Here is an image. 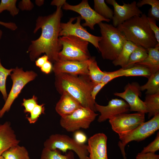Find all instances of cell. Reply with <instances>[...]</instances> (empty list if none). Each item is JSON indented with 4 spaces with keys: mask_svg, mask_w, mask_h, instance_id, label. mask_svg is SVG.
<instances>
[{
    "mask_svg": "<svg viewBox=\"0 0 159 159\" xmlns=\"http://www.w3.org/2000/svg\"><path fill=\"white\" fill-rule=\"evenodd\" d=\"M62 8L57 7L53 14L39 16L36 20L33 32L36 33L40 29L42 32L39 38L31 41L28 48L27 52L29 53L31 61H35L44 53L51 62L58 60V54L62 48L59 42L61 20L63 16Z\"/></svg>",
    "mask_w": 159,
    "mask_h": 159,
    "instance_id": "cell-1",
    "label": "cell"
},
{
    "mask_svg": "<svg viewBox=\"0 0 159 159\" xmlns=\"http://www.w3.org/2000/svg\"><path fill=\"white\" fill-rule=\"evenodd\" d=\"M55 75V86L60 94L67 93L78 102L82 107L89 108L96 111V102L91 94L96 85L90 80L89 76L66 73Z\"/></svg>",
    "mask_w": 159,
    "mask_h": 159,
    "instance_id": "cell-2",
    "label": "cell"
},
{
    "mask_svg": "<svg viewBox=\"0 0 159 159\" xmlns=\"http://www.w3.org/2000/svg\"><path fill=\"white\" fill-rule=\"evenodd\" d=\"M117 27L127 40L137 46L147 49L159 44L150 27L147 16L145 14L133 17Z\"/></svg>",
    "mask_w": 159,
    "mask_h": 159,
    "instance_id": "cell-3",
    "label": "cell"
},
{
    "mask_svg": "<svg viewBox=\"0 0 159 159\" xmlns=\"http://www.w3.org/2000/svg\"><path fill=\"white\" fill-rule=\"evenodd\" d=\"M98 24L101 36L97 49L103 59L113 61L120 54L126 38L118 28L112 25L102 22Z\"/></svg>",
    "mask_w": 159,
    "mask_h": 159,
    "instance_id": "cell-4",
    "label": "cell"
},
{
    "mask_svg": "<svg viewBox=\"0 0 159 159\" xmlns=\"http://www.w3.org/2000/svg\"><path fill=\"white\" fill-rule=\"evenodd\" d=\"M59 42L62 48L58 54V60L83 61L91 57L87 41L69 35L59 37Z\"/></svg>",
    "mask_w": 159,
    "mask_h": 159,
    "instance_id": "cell-5",
    "label": "cell"
},
{
    "mask_svg": "<svg viewBox=\"0 0 159 159\" xmlns=\"http://www.w3.org/2000/svg\"><path fill=\"white\" fill-rule=\"evenodd\" d=\"M44 145L50 150H58L65 153L67 150L73 151L80 159H86L89 155L87 145L80 144L74 138L64 134L51 135L44 142Z\"/></svg>",
    "mask_w": 159,
    "mask_h": 159,
    "instance_id": "cell-6",
    "label": "cell"
},
{
    "mask_svg": "<svg viewBox=\"0 0 159 159\" xmlns=\"http://www.w3.org/2000/svg\"><path fill=\"white\" fill-rule=\"evenodd\" d=\"M98 114L88 107H81L71 114L61 117L60 124L69 132H74L81 128H88Z\"/></svg>",
    "mask_w": 159,
    "mask_h": 159,
    "instance_id": "cell-7",
    "label": "cell"
},
{
    "mask_svg": "<svg viewBox=\"0 0 159 159\" xmlns=\"http://www.w3.org/2000/svg\"><path fill=\"white\" fill-rule=\"evenodd\" d=\"M12 72L13 73L10 74L13 82L12 87L4 105L0 110V118H1L6 112L9 111L14 100L18 97L24 86L34 80L37 75L33 71L24 72L22 68L16 67L13 69Z\"/></svg>",
    "mask_w": 159,
    "mask_h": 159,
    "instance_id": "cell-8",
    "label": "cell"
},
{
    "mask_svg": "<svg viewBox=\"0 0 159 159\" xmlns=\"http://www.w3.org/2000/svg\"><path fill=\"white\" fill-rule=\"evenodd\" d=\"M109 120L112 130L118 134L120 139L144 122L145 113L139 112L131 114L122 113Z\"/></svg>",
    "mask_w": 159,
    "mask_h": 159,
    "instance_id": "cell-9",
    "label": "cell"
},
{
    "mask_svg": "<svg viewBox=\"0 0 159 159\" xmlns=\"http://www.w3.org/2000/svg\"><path fill=\"white\" fill-rule=\"evenodd\" d=\"M159 129V113L149 120L144 122L125 136L121 138L118 143L121 153L125 152V147L129 142H139L149 137Z\"/></svg>",
    "mask_w": 159,
    "mask_h": 159,
    "instance_id": "cell-10",
    "label": "cell"
},
{
    "mask_svg": "<svg viewBox=\"0 0 159 159\" xmlns=\"http://www.w3.org/2000/svg\"><path fill=\"white\" fill-rule=\"evenodd\" d=\"M80 16L72 17L67 23L60 24V31L59 37L71 35L79 37L92 44L97 49L101 37L96 36L89 33L81 25Z\"/></svg>",
    "mask_w": 159,
    "mask_h": 159,
    "instance_id": "cell-11",
    "label": "cell"
},
{
    "mask_svg": "<svg viewBox=\"0 0 159 159\" xmlns=\"http://www.w3.org/2000/svg\"><path fill=\"white\" fill-rule=\"evenodd\" d=\"M114 95L122 98L129 105L130 111L148 113L146 107L140 98L142 95L140 86L136 82L127 84L125 87L124 90L121 92H116Z\"/></svg>",
    "mask_w": 159,
    "mask_h": 159,
    "instance_id": "cell-12",
    "label": "cell"
},
{
    "mask_svg": "<svg viewBox=\"0 0 159 159\" xmlns=\"http://www.w3.org/2000/svg\"><path fill=\"white\" fill-rule=\"evenodd\" d=\"M66 10L72 11L79 14L82 19H84L83 26H88L91 30H94V26L102 21L109 22L110 20L106 19L98 14L90 6L88 1L83 0L80 3L75 5L69 4L67 2L62 7Z\"/></svg>",
    "mask_w": 159,
    "mask_h": 159,
    "instance_id": "cell-13",
    "label": "cell"
},
{
    "mask_svg": "<svg viewBox=\"0 0 159 159\" xmlns=\"http://www.w3.org/2000/svg\"><path fill=\"white\" fill-rule=\"evenodd\" d=\"M106 2L114 7L113 16L112 19V25L117 27L119 25L135 16H140L142 12L134 1L130 4L123 3L122 5L119 4L115 0H106Z\"/></svg>",
    "mask_w": 159,
    "mask_h": 159,
    "instance_id": "cell-14",
    "label": "cell"
},
{
    "mask_svg": "<svg viewBox=\"0 0 159 159\" xmlns=\"http://www.w3.org/2000/svg\"><path fill=\"white\" fill-rule=\"evenodd\" d=\"M92 57L83 61L59 60L54 63L52 70L55 75L66 73L73 75L89 76L88 69Z\"/></svg>",
    "mask_w": 159,
    "mask_h": 159,
    "instance_id": "cell-15",
    "label": "cell"
},
{
    "mask_svg": "<svg viewBox=\"0 0 159 159\" xmlns=\"http://www.w3.org/2000/svg\"><path fill=\"white\" fill-rule=\"evenodd\" d=\"M96 111L100 113L97 121L101 122L119 114L126 113L130 110L128 104L124 100L117 98L112 99L106 106L95 104Z\"/></svg>",
    "mask_w": 159,
    "mask_h": 159,
    "instance_id": "cell-16",
    "label": "cell"
},
{
    "mask_svg": "<svg viewBox=\"0 0 159 159\" xmlns=\"http://www.w3.org/2000/svg\"><path fill=\"white\" fill-rule=\"evenodd\" d=\"M107 137L104 133L95 134L88 140L87 150L89 159H108Z\"/></svg>",
    "mask_w": 159,
    "mask_h": 159,
    "instance_id": "cell-17",
    "label": "cell"
},
{
    "mask_svg": "<svg viewBox=\"0 0 159 159\" xmlns=\"http://www.w3.org/2000/svg\"><path fill=\"white\" fill-rule=\"evenodd\" d=\"M149 70L147 67L138 64L126 69L121 68L112 72H105L103 81L108 83L117 77L122 76H142L148 78L151 75Z\"/></svg>",
    "mask_w": 159,
    "mask_h": 159,
    "instance_id": "cell-18",
    "label": "cell"
},
{
    "mask_svg": "<svg viewBox=\"0 0 159 159\" xmlns=\"http://www.w3.org/2000/svg\"><path fill=\"white\" fill-rule=\"evenodd\" d=\"M20 142L17 139L10 122L0 124V156L11 147L19 145Z\"/></svg>",
    "mask_w": 159,
    "mask_h": 159,
    "instance_id": "cell-19",
    "label": "cell"
},
{
    "mask_svg": "<svg viewBox=\"0 0 159 159\" xmlns=\"http://www.w3.org/2000/svg\"><path fill=\"white\" fill-rule=\"evenodd\" d=\"M55 107V110L61 117H66L82 106L77 100L66 92L63 93Z\"/></svg>",
    "mask_w": 159,
    "mask_h": 159,
    "instance_id": "cell-20",
    "label": "cell"
},
{
    "mask_svg": "<svg viewBox=\"0 0 159 159\" xmlns=\"http://www.w3.org/2000/svg\"><path fill=\"white\" fill-rule=\"evenodd\" d=\"M148 55L143 61L137 63L148 68L151 74L159 71V44L153 48L147 49Z\"/></svg>",
    "mask_w": 159,
    "mask_h": 159,
    "instance_id": "cell-21",
    "label": "cell"
},
{
    "mask_svg": "<svg viewBox=\"0 0 159 159\" xmlns=\"http://www.w3.org/2000/svg\"><path fill=\"white\" fill-rule=\"evenodd\" d=\"M137 46L132 42L126 40L120 54L115 59L112 61L113 64L115 66H119L122 68H124L131 54Z\"/></svg>",
    "mask_w": 159,
    "mask_h": 159,
    "instance_id": "cell-22",
    "label": "cell"
},
{
    "mask_svg": "<svg viewBox=\"0 0 159 159\" xmlns=\"http://www.w3.org/2000/svg\"><path fill=\"white\" fill-rule=\"evenodd\" d=\"M2 155L5 159H30L29 153L23 146H13L4 152Z\"/></svg>",
    "mask_w": 159,
    "mask_h": 159,
    "instance_id": "cell-23",
    "label": "cell"
},
{
    "mask_svg": "<svg viewBox=\"0 0 159 159\" xmlns=\"http://www.w3.org/2000/svg\"><path fill=\"white\" fill-rule=\"evenodd\" d=\"M144 102L148 111V119L159 113V93L146 95Z\"/></svg>",
    "mask_w": 159,
    "mask_h": 159,
    "instance_id": "cell-24",
    "label": "cell"
},
{
    "mask_svg": "<svg viewBox=\"0 0 159 159\" xmlns=\"http://www.w3.org/2000/svg\"><path fill=\"white\" fill-rule=\"evenodd\" d=\"M146 83L140 86L141 91L146 90V95H153L159 93V71L151 74Z\"/></svg>",
    "mask_w": 159,
    "mask_h": 159,
    "instance_id": "cell-25",
    "label": "cell"
},
{
    "mask_svg": "<svg viewBox=\"0 0 159 159\" xmlns=\"http://www.w3.org/2000/svg\"><path fill=\"white\" fill-rule=\"evenodd\" d=\"M89 77L90 80L96 85L101 82L105 74V72L102 71L97 65L94 57L89 64L88 67Z\"/></svg>",
    "mask_w": 159,
    "mask_h": 159,
    "instance_id": "cell-26",
    "label": "cell"
},
{
    "mask_svg": "<svg viewBox=\"0 0 159 159\" xmlns=\"http://www.w3.org/2000/svg\"><path fill=\"white\" fill-rule=\"evenodd\" d=\"M148 51L146 49L140 46H137L131 54L124 68L133 67L135 64L142 62L147 57Z\"/></svg>",
    "mask_w": 159,
    "mask_h": 159,
    "instance_id": "cell-27",
    "label": "cell"
},
{
    "mask_svg": "<svg viewBox=\"0 0 159 159\" xmlns=\"http://www.w3.org/2000/svg\"><path fill=\"white\" fill-rule=\"evenodd\" d=\"M58 150H51L44 148L40 159H74V154L69 151L65 155L62 154Z\"/></svg>",
    "mask_w": 159,
    "mask_h": 159,
    "instance_id": "cell-28",
    "label": "cell"
},
{
    "mask_svg": "<svg viewBox=\"0 0 159 159\" xmlns=\"http://www.w3.org/2000/svg\"><path fill=\"white\" fill-rule=\"evenodd\" d=\"M94 10L104 18L111 20L113 16V11L109 7L104 0H94Z\"/></svg>",
    "mask_w": 159,
    "mask_h": 159,
    "instance_id": "cell-29",
    "label": "cell"
},
{
    "mask_svg": "<svg viewBox=\"0 0 159 159\" xmlns=\"http://www.w3.org/2000/svg\"><path fill=\"white\" fill-rule=\"evenodd\" d=\"M145 4L151 6V8L149 10L148 17L153 18L156 21L159 20V0H142L137 3V5L139 8Z\"/></svg>",
    "mask_w": 159,
    "mask_h": 159,
    "instance_id": "cell-30",
    "label": "cell"
},
{
    "mask_svg": "<svg viewBox=\"0 0 159 159\" xmlns=\"http://www.w3.org/2000/svg\"><path fill=\"white\" fill-rule=\"evenodd\" d=\"M13 70V69H8L4 67L1 63L0 58V91L5 100L8 97L6 88V79L8 76L10 75Z\"/></svg>",
    "mask_w": 159,
    "mask_h": 159,
    "instance_id": "cell-31",
    "label": "cell"
},
{
    "mask_svg": "<svg viewBox=\"0 0 159 159\" xmlns=\"http://www.w3.org/2000/svg\"><path fill=\"white\" fill-rule=\"evenodd\" d=\"M16 0H1L0 3V14L3 11H8L14 16L18 14L19 9L16 6Z\"/></svg>",
    "mask_w": 159,
    "mask_h": 159,
    "instance_id": "cell-32",
    "label": "cell"
},
{
    "mask_svg": "<svg viewBox=\"0 0 159 159\" xmlns=\"http://www.w3.org/2000/svg\"><path fill=\"white\" fill-rule=\"evenodd\" d=\"M44 104H37L30 113V116L27 118L29 123L34 124L38 120L39 116L42 114L44 113Z\"/></svg>",
    "mask_w": 159,
    "mask_h": 159,
    "instance_id": "cell-33",
    "label": "cell"
},
{
    "mask_svg": "<svg viewBox=\"0 0 159 159\" xmlns=\"http://www.w3.org/2000/svg\"><path fill=\"white\" fill-rule=\"evenodd\" d=\"M159 150V132L157 133L155 140L147 146L143 148L141 153H155Z\"/></svg>",
    "mask_w": 159,
    "mask_h": 159,
    "instance_id": "cell-34",
    "label": "cell"
},
{
    "mask_svg": "<svg viewBox=\"0 0 159 159\" xmlns=\"http://www.w3.org/2000/svg\"><path fill=\"white\" fill-rule=\"evenodd\" d=\"M38 104L37 98L34 95L31 98L28 99H24L22 105L23 106L25 109L24 111L25 113H30L35 107Z\"/></svg>",
    "mask_w": 159,
    "mask_h": 159,
    "instance_id": "cell-35",
    "label": "cell"
},
{
    "mask_svg": "<svg viewBox=\"0 0 159 159\" xmlns=\"http://www.w3.org/2000/svg\"><path fill=\"white\" fill-rule=\"evenodd\" d=\"M147 19L150 27L153 33L157 42L159 44V28L156 25V20L148 16Z\"/></svg>",
    "mask_w": 159,
    "mask_h": 159,
    "instance_id": "cell-36",
    "label": "cell"
},
{
    "mask_svg": "<svg viewBox=\"0 0 159 159\" xmlns=\"http://www.w3.org/2000/svg\"><path fill=\"white\" fill-rule=\"evenodd\" d=\"M34 7L33 3L30 0H22L18 4L19 9L21 11H31Z\"/></svg>",
    "mask_w": 159,
    "mask_h": 159,
    "instance_id": "cell-37",
    "label": "cell"
},
{
    "mask_svg": "<svg viewBox=\"0 0 159 159\" xmlns=\"http://www.w3.org/2000/svg\"><path fill=\"white\" fill-rule=\"evenodd\" d=\"M74 139L77 142L82 144H85L87 140V137L85 134L79 130L74 132Z\"/></svg>",
    "mask_w": 159,
    "mask_h": 159,
    "instance_id": "cell-38",
    "label": "cell"
},
{
    "mask_svg": "<svg viewBox=\"0 0 159 159\" xmlns=\"http://www.w3.org/2000/svg\"><path fill=\"white\" fill-rule=\"evenodd\" d=\"M136 159H159V155L151 153H140L137 154Z\"/></svg>",
    "mask_w": 159,
    "mask_h": 159,
    "instance_id": "cell-39",
    "label": "cell"
},
{
    "mask_svg": "<svg viewBox=\"0 0 159 159\" xmlns=\"http://www.w3.org/2000/svg\"><path fill=\"white\" fill-rule=\"evenodd\" d=\"M106 85V83L101 82L95 85L91 93V97L94 100H95L97 95L99 92Z\"/></svg>",
    "mask_w": 159,
    "mask_h": 159,
    "instance_id": "cell-40",
    "label": "cell"
},
{
    "mask_svg": "<svg viewBox=\"0 0 159 159\" xmlns=\"http://www.w3.org/2000/svg\"><path fill=\"white\" fill-rule=\"evenodd\" d=\"M52 62L49 60H48L40 68V69L42 72L48 74L52 70Z\"/></svg>",
    "mask_w": 159,
    "mask_h": 159,
    "instance_id": "cell-41",
    "label": "cell"
},
{
    "mask_svg": "<svg viewBox=\"0 0 159 159\" xmlns=\"http://www.w3.org/2000/svg\"><path fill=\"white\" fill-rule=\"evenodd\" d=\"M49 60L48 56L45 54L43 56L38 58L35 61L36 66L41 68L44 64Z\"/></svg>",
    "mask_w": 159,
    "mask_h": 159,
    "instance_id": "cell-42",
    "label": "cell"
},
{
    "mask_svg": "<svg viewBox=\"0 0 159 159\" xmlns=\"http://www.w3.org/2000/svg\"><path fill=\"white\" fill-rule=\"evenodd\" d=\"M0 25L12 30L14 31L17 28L16 24L12 22H4L0 21Z\"/></svg>",
    "mask_w": 159,
    "mask_h": 159,
    "instance_id": "cell-43",
    "label": "cell"
},
{
    "mask_svg": "<svg viewBox=\"0 0 159 159\" xmlns=\"http://www.w3.org/2000/svg\"><path fill=\"white\" fill-rule=\"evenodd\" d=\"M66 3L65 0H53L51 3V5L56 6L57 7L62 6Z\"/></svg>",
    "mask_w": 159,
    "mask_h": 159,
    "instance_id": "cell-44",
    "label": "cell"
},
{
    "mask_svg": "<svg viewBox=\"0 0 159 159\" xmlns=\"http://www.w3.org/2000/svg\"><path fill=\"white\" fill-rule=\"evenodd\" d=\"M44 0H36L35 3L37 6H40L44 4Z\"/></svg>",
    "mask_w": 159,
    "mask_h": 159,
    "instance_id": "cell-45",
    "label": "cell"
},
{
    "mask_svg": "<svg viewBox=\"0 0 159 159\" xmlns=\"http://www.w3.org/2000/svg\"><path fill=\"white\" fill-rule=\"evenodd\" d=\"M2 31L0 29V41L1 39L2 36Z\"/></svg>",
    "mask_w": 159,
    "mask_h": 159,
    "instance_id": "cell-46",
    "label": "cell"
},
{
    "mask_svg": "<svg viewBox=\"0 0 159 159\" xmlns=\"http://www.w3.org/2000/svg\"><path fill=\"white\" fill-rule=\"evenodd\" d=\"M0 159H5L2 155H1L0 156Z\"/></svg>",
    "mask_w": 159,
    "mask_h": 159,
    "instance_id": "cell-47",
    "label": "cell"
},
{
    "mask_svg": "<svg viewBox=\"0 0 159 159\" xmlns=\"http://www.w3.org/2000/svg\"><path fill=\"white\" fill-rule=\"evenodd\" d=\"M86 159H89V157H88Z\"/></svg>",
    "mask_w": 159,
    "mask_h": 159,
    "instance_id": "cell-48",
    "label": "cell"
}]
</instances>
